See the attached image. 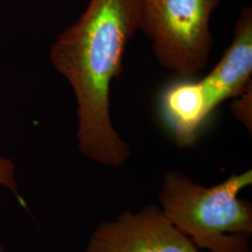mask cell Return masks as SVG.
Segmentation results:
<instances>
[{"label": "cell", "instance_id": "cell-5", "mask_svg": "<svg viewBox=\"0 0 252 252\" xmlns=\"http://www.w3.org/2000/svg\"><path fill=\"white\" fill-rule=\"evenodd\" d=\"M252 75V9L247 6L235 22L232 43L213 69L198 81L209 113L251 87Z\"/></svg>", "mask_w": 252, "mask_h": 252}, {"label": "cell", "instance_id": "cell-6", "mask_svg": "<svg viewBox=\"0 0 252 252\" xmlns=\"http://www.w3.org/2000/svg\"><path fill=\"white\" fill-rule=\"evenodd\" d=\"M160 114L177 146L191 148L210 113L198 81L173 82L160 95Z\"/></svg>", "mask_w": 252, "mask_h": 252}, {"label": "cell", "instance_id": "cell-4", "mask_svg": "<svg viewBox=\"0 0 252 252\" xmlns=\"http://www.w3.org/2000/svg\"><path fill=\"white\" fill-rule=\"evenodd\" d=\"M85 252H207L172 223L159 206L126 209L93 232Z\"/></svg>", "mask_w": 252, "mask_h": 252}, {"label": "cell", "instance_id": "cell-8", "mask_svg": "<svg viewBox=\"0 0 252 252\" xmlns=\"http://www.w3.org/2000/svg\"><path fill=\"white\" fill-rule=\"evenodd\" d=\"M0 185L9 189L18 200L22 199L15 178V165L12 161L3 156H0ZM0 252H6L1 245Z\"/></svg>", "mask_w": 252, "mask_h": 252}, {"label": "cell", "instance_id": "cell-7", "mask_svg": "<svg viewBox=\"0 0 252 252\" xmlns=\"http://www.w3.org/2000/svg\"><path fill=\"white\" fill-rule=\"evenodd\" d=\"M252 85L241 95L234 98L232 109L234 116L251 133L252 130Z\"/></svg>", "mask_w": 252, "mask_h": 252}, {"label": "cell", "instance_id": "cell-2", "mask_svg": "<svg viewBox=\"0 0 252 252\" xmlns=\"http://www.w3.org/2000/svg\"><path fill=\"white\" fill-rule=\"evenodd\" d=\"M252 184V169L232 174L211 187L171 170L158 192L159 207L201 251L250 252L252 205L239 193Z\"/></svg>", "mask_w": 252, "mask_h": 252}, {"label": "cell", "instance_id": "cell-1", "mask_svg": "<svg viewBox=\"0 0 252 252\" xmlns=\"http://www.w3.org/2000/svg\"><path fill=\"white\" fill-rule=\"evenodd\" d=\"M141 4L142 0H90L50 53L76 98L79 150L108 167L124 165L132 154L111 121L110 87L123 71L126 47L139 30Z\"/></svg>", "mask_w": 252, "mask_h": 252}, {"label": "cell", "instance_id": "cell-3", "mask_svg": "<svg viewBox=\"0 0 252 252\" xmlns=\"http://www.w3.org/2000/svg\"><path fill=\"white\" fill-rule=\"evenodd\" d=\"M223 0H142L139 30L162 67L189 78L207 66L210 20Z\"/></svg>", "mask_w": 252, "mask_h": 252}]
</instances>
